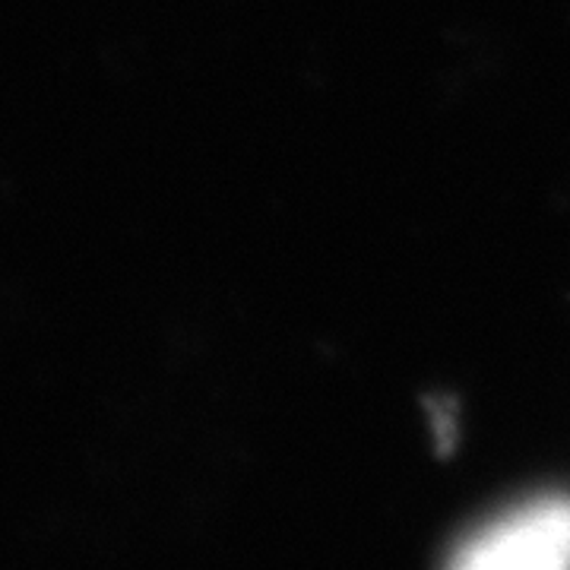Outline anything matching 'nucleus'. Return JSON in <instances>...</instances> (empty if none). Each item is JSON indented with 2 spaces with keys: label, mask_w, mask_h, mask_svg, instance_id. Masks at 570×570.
Returning a JSON list of instances; mask_svg holds the SVG:
<instances>
[{
  "label": "nucleus",
  "mask_w": 570,
  "mask_h": 570,
  "mask_svg": "<svg viewBox=\"0 0 570 570\" xmlns=\"http://www.w3.org/2000/svg\"><path fill=\"white\" fill-rule=\"evenodd\" d=\"M444 570H570V498H532L472 532Z\"/></svg>",
  "instance_id": "f257e3e1"
},
{
  "label": "nucleus",
  "mask_w": 570,
  "mask_h": 570,
  "mask_svg": "<svg viewBox=\"0 0 570 570\" xmlns=\"http://www.w3.org/2000/svg\"><path fill=\"white\" fill-rule=\"evenodd\" d=\"M428 415H431V431H434L438 450L448 456L456 444V409L450 400H428Z\"/></svg>",
  "instance_id": "f03ea898"
}]
</instances>
